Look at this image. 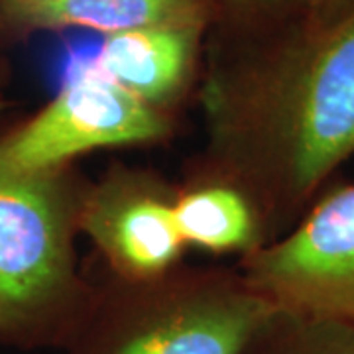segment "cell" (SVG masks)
I'll return each mask as SVG.
<instances>
[{"instance_id": "cell-9", "label": "cell", "mask_w": 354, "mask_h": 354, "mask_svg": "<svg viewBox=\"0 0 354 354\" xmlns=\"http://www.w3.org/2000/svg\"><path fill=\"white\" fill-rule=\"evenodd\" d=\"M176 223L187 248L239 260L260 250L270 234L260 211L239 187L185 171L177 183Z\"/></svg>"}, {"instance_id": "cell-12", "label": "cell", "mask_w": 354, "mask_h": 354, "mask_svg": "<svg viewBox=\"0 0 354 354\" xmlns=\"http://www.w3.org/2000/svg\"><path fill=\"white\" fill-rule=\"evenodd\" d=\"M295 10L311 24L329 26L354 12V0H295Z\"/></svg>"}, {"instance_id": "cell-11", "label": "cell", "mask_w": 354, "mask_h": 354, "mask_svg": "<svg viewBox=\"0 0 354 354\" xmlns=\"http://www.w3.org/2000/svg\"><path fill=\"white\" fill-rule=\"evenodd\" d=\"M228 22H260L295 12V0H215Z\"/></svg>"}, {"instance_id": "cell-6", "label": "cell", "mask_w": 354, "mask_h": 354, "mask_svg": "<svg viewBox=\"0 0 354 354\" xmlns=\"http://www.w3.org/2000/svg\"><path fill=\"white\" fill-rule=\"evenodd\" d=\"M177 183L160 171L122 162L91 179L79 230L120 279H148L183 264L185 242L176 223Z\"/></svg>"}, {"instance_id": "cell-14", "label": "cell", "mask_w": 354, "mask_h": 354, "mask_svg": "<svg viewBox=\"0 0 354 354\" xmlns=\"http://www.w3.org/2000/svg\"><path fill=\"white\" fill-rule=\"evenodd\" d=\"M8 36H6V28H4V22H2V12H0V48L4 50L8 46Z\"/></svg>"}, {"instance_id": "cell-2", "label": "cell", "mask_w": 354, "mask_h": 354, "mask_svg": "<svg viewBox=\"0 0 354 354\" xmlns=\"http://www.w3.org/2000/svg\"><path fill=\"white\" fill-rule=\"evenodd\" d=\"M88 181L77 165L0 177V346L64 351L81 327L95 295L75 248Z\"/></svg>"}, {"instance_id": "cell-4", "label": "cell", "mask_w": 354, "mask_h": 354, "mask_svg": "<svg viewBox=\"0 0 354 354\" xmlns=\"http://www.w3.org/2000/svg\"><path fill=\"white\" fill-rule=\"evenodd\" d=\"M177 128L179 118L144 104L104 75L91 55L71 51L50 101L0 130V177L75 165L97 150L165 144Z\"/></svg>"}, {"instance_id": "cell-13", "label": "cell", "mask_w": 354, "mask_h": 354, "mask_svg": "<svg viewBox=\"0 0 354 354\" xmlns=\"http://www.w3.org/2000/svg\"><path fill=\"white\" fill-rule=\"evenodd\" d=\"M8 85H10V62L0 48V114L10 106V101L6 99V87Z\"/></svg>"}, {"instance_id": "cell-7", "label": "cell", "mask_w": 354, "mask_h": 354, "mask_svg": "<svg viewBox=\"0 0 354 354\" xmlns=\"http://www.w3.org/2000/svg\"><path fill=\"white\" fill-rule=\"evenodd\" d=\"M211 26H152L104 36L95 65L138 101L167 116L181 106L201 79V53Z\"/></svg>"}, {"instance_id": "cell-3", "label": "cell", "mask_w": 354, "mask_h": 354, "mask_svg": "<svg viewBox=\"0 0 354 354\" xmlns=\"http://www.w3.org/2000/svg\"><path fill=\"white\" fill-rule=\"evenodd\" d=\"M276 309L239 266L179 264L162 276L95 283L64 354H244Z\"/></svg>"}, {"instance_id": "cell-10", "label": "cell", "mask_w": 354, "mask_h": 354, "mask_svg": "<svg viewBox=\"0 0 354 354\" xmlns=\"http://www.w3.org/2000/svg\"><path fill=\"white\" fill-rule=\"evenodd\" d=\"M244 354H354V327L276 309Z\"/></svg>"}, {"instance_id": "cell-5", "label": "cell", "mask_w": 354, "mask_h": 354, "mask_svg": "<svg viewBox=\"0 0 354 354\" xmlns=\"http://www.w3.org/2000/svg\"><path fill=\"white\" fill-rule=\"evenodd\" d=\"M236 266L274 309L354 327V183L330 181L288 232Z\"/></svg>"}, {"instance_id": "cell-1", "label": "cell", "mask_w": 354, "mask_h": 354, "mask_svg": "<svg viewBox=\"0 0 354 354\" xmlns=\"http://www.w3.org/2000/svg\"><path fill=\"white\" fill-rule=\"evenodd\" d=\"M211 28L197 87L205 146L185 171L239 187L272 242L354 156V12L329 26L295 10Z\"/></svg>"}, {"instance_id": "cell-8", "label": "cell", "mask_w": 354, "mask_h": 354, "mask_svg": "<svg viewBox=\"0 0 354 354\" xmlns=\"http://www.w3.org/2000/svg\"><path fill=\"white\" fill-rule=\"evenodd\" d=\"M8 41L38 32L88 30L104 36L152 26H213L215 0H0Z\"/></svg>"}]
</instances>
